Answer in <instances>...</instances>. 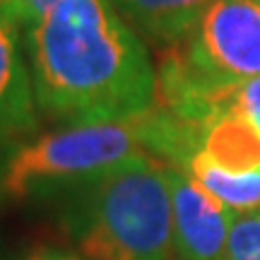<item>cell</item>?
I'll return each mask as SVG.
<instances>
[{"instance_id": "1", "label": "cell", "mask_w": 260, "mask_h": 260, "mask_svg": "<svg viewBox=\"0 0 260 260\" xmlns=\"http://www.w3.org/2000/svg\"><path fill=\"white\" fill-rule=\"evenodd\" d=\"M37 106L58 121H128L157 104V70L111 0H60L22 34Z\"/></svg>"}, {"instance_id": "2", "label": "cell", "mask_w": 260, "mask_h": 260, "mask_svg": "<svg viewBox=\"0 0 260 260\" xmlns=\"http://www.w3.org/2000/svg\"><path fill=\"white\" fill-rule=\"evenodd\" d=\"M75 232L89 260H164L176 253L169 167L142 157L84 186Z\"/></svg>"}, {"instance_id": "3", "label": "cell", "mask_w": 260, "mask_h": 260, "mask_svg": "<svg viewBox=\"0 0 260 260\" xmlns=\"http://www.w3.org/2000/svg\"><path fill=\"white\" fill-rule=\"evenodd\" d=\"M152 157L140 116L128 121L75 123L46 133L12 152L0 186L12 198L89 186L135 159Z\"/></svg>"}, {"instance_id": "4", "label": "cell", "mask_w": 260, "mask_h": 260, "mask_svg": "<svg viewBox=\"0 0 260 260\" xmlns=\"http://www.w3.org/2000/svg\"><path fill=\"white\" fill-rule=\"evenodd\" d=\"M169 186L176 255L183 260H219L236 214L181 169L169 167Z\"/></svg>"}, {"instance_id": "5", "label": "cell", "mask_w": 260, "mask_h": 260, "mask_svg": "<svg viewBox=\"0 0 260 260\" xmlns=\"http://www.w3.org/2000/svg\"><path fill=\"white\" fill-rule=\"evenodd\" d=\"M37 109L31 73L19 51L17 31L0 17V142L37 128Z\"/></svg>"}, {"instance_id": "6", "label": "cell", "mask_w": 260, "mask_h": 260, "mask_svg": "<svg viewBox=\"0 0 260 260\" xmlns=\"http://www.w3.org/2000/svg\"><path fill=\"white\" fill-rule=\"evenodd\" d=\"M200 154L234 174L260 171V133L239 113L224 111L205 125Z\"/></svg>"}, {"instance_id": "7", "label": "cell", "mask_w": 260, "mask_h": 260, "mask_svg": "<svg viewBox=\"0 0 260 260\" xmlns=\"http://www.w3.org/2000/svg\"><path fill=\"white\" fill-rule=\"evenodd\" d=\"M130 27L157 44H178L210 0H111Z\"/></svg>"}, {"instance_id": "8", "label": "cell", "mask_w": 260, "mask_h": 260, "mask_svg": "<svg viewBox=\"0 0 260 260\" xmlns=\"http://www.w3.org/2000/svg\"><path fill=\"white\" fill-rule=\"evenodd\" d=\"M181 171H186L188 176L198 181L214 200H219L236 217L260 212V171L234 174V171L214 167L212 161H207L200 152Z\"/></svg>"}, {"instance_id": "9", "label": "cell", "mask_w": 260, "mask_h": 260, "mask_svg": "<svg viewBox=\"0 0 260 260\" xmlns=\"http://www.w3.org/2000/svg\"><path fill=\"white\" fill-rule=\"evenodd\" d=\"M219 260H260V212L234 217Z\"/></svg>"}, {"instance_id": "10", "label": "cell", "mask_w": 260, "mask_h": 260, "mask_svg": "<svg viewBox=\"0 0 260 260\" xmlns=\"http://www.w3.org/2000/svg\"><path fill=\"white\" fill-rule=\"evenodd\" d=\"M226 111L239 113L260 133V77L246 80L234 89Z\"/></svg>"}, {"instance_id": "11", "label": "cell", "mask_w": 260, "mask_h": 260, "mask_svg": "<svg viewBox=\"0 0 260 260\" xmlns=\"http://www.w3.org/2000/svg\"><path fill=\"white\" fill-rule=\"evenodd\" d=\"M27 260H84V258L75 255V253H68V251H58V248H39Z\"/></svg>"}, {"instance_id": "12", "label": "cell", "mask_w": 260, "mask_h": 260, "mask_svg": "<svg viewBox=\"0 0 260 260\" xmlns=\"http://www.w3.org/2000/svg\"><path fill=\"white\" fill-rule=\"evenodd\" d=\"M164 260H183V258H178L176 253H171V255H169V258H164Z\"/></svg>"}]
</instances>
